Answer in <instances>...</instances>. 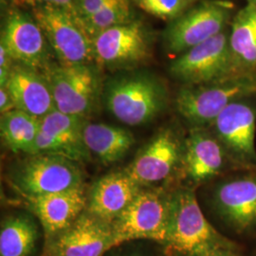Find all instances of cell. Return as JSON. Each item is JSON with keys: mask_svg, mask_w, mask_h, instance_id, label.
<instances>
[{"mask_svg": "<svg viewBox=\"0 0 256 256\" xmlns=\"http://www.w3.org/2000/svg\"><path fill=\"white\" fill-rule=\"evenodd\" d=\"M102 96L113 117L129 126L149 124L168 104L164 81L147 70L119 72L104 84Z\"/></svg>", "mask_w": 256, "mask_h": 256, "instance_id": "1", "label": "cell"}, {"mask_svg": "<svg viewBox=\"0 0 256 256\" xmlns=\"http://www.w3.org/2000/svg\"><path fill=\"white\" fill-rule=\"evenodd\" d=\"M164 246L172 256H208L221 248H234L210 225L189 188L171 192L170 223Z\"/></svg>", "mask_w": 256, "mask_h": 256, "instance_id": "2", "label": "cell"}, {"mask_svg": "<svg viewBox=\"0 0 256 256\" xmlns=\"http://www.w3.org/2000/svg\"><path fill=\"white\" fill-rule=\"evenodd\" d=\"M256 94V74H232L212 82L183 84L174 106L192 128H209L230 104Z\"/></svg>", "mask_w": 256, "mask_h": 256, "instance_id": "3", "label": "cell"}, {"mask_svg": "<svg viewBox=\"0 0 256 256\" xmlns=\"http://www.w3.org/2000/svg\"><path fill=\"white\" fill-rule=\"evenodd\" d=\"M95 64L113 72L138 70L152 58L155 34L140 18L92 39Z\"/></svg>", "mask_w": 256, "mask_h": 256, "instance_id": "4", "label": "cell"}, {"mask_svg": "<svg viewBox=\"0 0 256 256\" xmlns=\"http://www.w3.org/2000/svg\"><path fill=\"white\" fill-rule=\"evenodd\" d=\"M171 194L158 189H140L137 196L111 224L114 247L148 239L164 245L170 223Z\"/></svg>", "mask_w": 256, "mask_h": 256, "instance_id": "5", "label": "cell"}, {"mask_svg": "<svg viewBox=\"0 0 256 256\" xmlns=\"http://www.w3.org/2000/svg\"><path fill=\"white\" fill-rule=\"evenodd\" d=\"M232 7L224 1L200 0L165 28L162 41L166 52L176 57L220 34L228 28Z\"/></svg>", "mask_w": 256, "mask_h": 256, "instance_id": "6", "label": "cell"}, {"mask_svg": "<svg viewBox=\"0 0 256 256\" xmlns=\"http://www.w3.org/2000/svg\"><path fill=\"white\" fill-rule=\"evenodd\" d=\"M42 74L50 84L55 110L82 117L92 113L101 94L97 64L68 66L52 61Z\"/></svg>", "mask_w": 256, "mask_h": 256, "instance_id": "7", "label": "cell"}, {"mask_svg": "<svg viewBox=\"0 0 256 256\" xmlns=\"http://www.w3.org/2000/svg\"><path fill=\"white\" fill-rule=\"evenodd\" d=\"M12 182L28 198L81 187L84 174L76 162L63 156L38 153L30 156L16 168Z\"/></svg>", "mask_w": 256, "mask_h": 256, "instance_id": "8", "label": "cell"}, {"mask_svg": "<svg viewBox=\"0 0 256 256\" xmlns=\"http://www.w3.org/2000/svg\"><path fill=\"white\" fill-rule=\"evenodd\" d=\"M30 10L58 63L95 64L92 39L72 12L54 6H36Z\"/></svg>", "mask_w": 256, "mask_h": 256, "instance_id": "9", "label": "cell"}, {"mask_svg": "<svg viewBox=\"0 0 256 256\" xmlns=\"http://www.w3.org/2000/svg\"><path fill=\"white\" fill-rule=\"evenodd\" d=\"M229 37L227 28L220 34L174 57L168 66L169 74L183 84L212 82L239 74L234 70Z\"/></svg>", "mask_w": 256, "mask_h": 256, "instance_id": "10", "label": "cell"}, {"mask_svg": "<svg viewBox=\"0 0 256 256\" xmlns=\"http://www.w3.org/2000/svg\"><path fill=\"white\" fill-rule=\"evenodd\" d=\"M2 44L16 64L42 72L52 61L50 46L30 12L10 6L1 30Z\"/></svg>", "mask_w": 256, "mask_h": 256, "instance_id": "11", "label": "cell"}, {"mask_svg": "<svg viewBox=\"0 0 256 256\" xmlns=\"http://www.w3.org/2000/svg\"><path fill=\"white\" fill-rule=\"evenodd\" d=\"M252 97L223 110L210 126L230 156L241 167H256V104Z\"/></svg>", "mask_w": 256, "mask_h": 256, "instance_id": "12", "label": "cell"}, {"mask_svg": "<svg viewBox=\"0 0 256 256\" xmlns=\"http://www.w3.org/2000/svg\"><path fill=\"white\" fill-rule=\"evenodd\" d=\"M212 208L227 227L236 234L256 230V173L224 178L210 194Z\"/></svg>", "mask_w": 256, "mask_h": 256, "instance_id": "13", "label": "cell"}, {"mask_svg": "<svg viewBox=\"0 0 256 256\" xmlns=\"http://www.w3.org/2000/svg\"><path fill=\"white\" fill-rule=\"evenodd\" d=\"M183 150L180 133L171 126L162 128L124 170L140 187L164 182L182 164Z\"/></svg>", "mask_w": 256, "mask_h": 256, "instance_id": "14", "label": "cell"}, {"mask_svg": "<svg viewBox=\"0 0 256 256\" xmlns=\"http://www.w3.org/2000/svg\"><path fill=\"white\" fill-rule=\"evenodd\" d=\"M114 248L111 224L86 210L48 243V256H102Z\"/></svg>", "mask_w": 256, "mask_h": 256, "instance_id": "15", "label": "cell"}, {"mask_svg": "<svg viewBox=\"0 0 256 256\" xmlns=\"http://www.w3.org/2000/svg\"><path fill=\"white\" fill-rule=\"evenodd\" d=\"M86 124V117L52 110L40 119L36 140L38 153L63 156L76 162L90 160L92 154L84 140Z\"/></svg>", "mask_w": 256, "mask_h": 256, "instance_id": "16", "label": "cell"}, {"mask_svg": "<svg viewBox=\"0 0 256 256\" xmlns=\"http://www.w3.org/2000/svg\"><path fill=\"white\" fill-rule=\"evenodd\" d=\"M207 128H192L184 140L182 165L186 176L194 183L210 180L230 165L241 167Z\"/></svg>", "mask_w": 256, "mask_h": 256, "instance_id": "17", "label": "cell"}, {"mask_svg": "<svg viewBox=\"0 0 256 256\" xmlns=\"http://www.w3.org/2000/svg\"><path fill=\"white\" fill-rule=\"evenodd\" d=\"M26 200L43 227L48 243L68 229L88 206L84 186Z\"/></svg>", "mask_w": 256, "mask_h": 256, "instance_id": "18", "label": "cell"}, {"mask_svg": "<svg viewBox=\"0 0 256 256\" xmlns=\"http://www.w3.org/2000/svg\"><path fill=\"white\" fill-rule=\"evenodd\" d=\"M142 188L126 170L106 174L93 184L88 196L86 210L99 220L112 224Z\"/></svg>", "mask_w": 256, "mask_h": 256, "instance_id": "19", "label": "cell"}, {"mask_svg": "<svg viewBox=\"0 0 256 256\" xmlns=\"http://www.w3.org/2000/svg\"><path fill=\"white\" fill-rule=\"evenodd\" d=\"M5 88L9 90L16 110L38 119L55 110L52 93L45 75L34 68L14 64Z\"/></svg>", "mask_w": 256, "mask_h": 256, "instance_id": "20", "label": "cell"}, {"mask_svg": "<svg viewBox=\"0 0 256 256\" xmlns=\"http://www.w3.org/2000/svg\"><path fill=\"white\" fill-rule=\"evenodd\" d=\"M230 48L236 74H256V5L248 3L232 18Z\"/></svg>", "mask_w": 256, "mask_h": 256, "instance_id": "21", "label": "cell"}, {"mask_svg": "<svg viewBox=\"0 0 256 256\" xmlns=\"http://www.w3.org/2000/svg\"><path fill=\"white\" fill-rule=\"evenodd\" d=\"M84 140L90 154L104 164L120 162L135 144V138L126 128L106 124L88 122L84 129Z\"/></svg>", "mask_w": 256, "mask_h": 256, "instance_id": "22", "label": "cell"}, {"mask_svg": "<svg viewBox=\"0 0 256 256\" xmlns=\"http://www.w3.org/2000/svg\"><path fill=\"white\" fill-rule=\"evenodd\" d=\"M38 239V225L30 216H8L2 220L0 228V256H30Z\"/></svg>", "mask_w": 256, "mask_h": 256, "instance_id": "23", "label": "cell"}, {"mask_svg": "<svg viewBox=\"0 0 256 256\" xmlns=\"http://www.w3.org/2000/svg\"><path fill=\"white\" fill-rule=\"evenodd\" d=\"M40 119L24 111L14 110L1 114L0 133L4 144L14 153L38 154L36 140Z\"/></svg>", "mask_w": 256, "mask_h": 256, "instance_id": "24", "label": "cell"}, {"mask_svg": "<svg viewBox=\"0 0 256 256\" xmlns=\"http://www.w3.org/2000/svg\"><path fill=\"white\" fill-rule=\"evenodd\" d=\"M133 5L131 0H110L98 12L80 23L88 36L93 39L108 28L138 18Z\"/></svg>", "mask_w": 256, "mask_h": 256, "instance_id": "25", "label": "cell"}, {"mask_svg": "<svg viewBox=\"0 0 256 256\" xmlns=\"http://www.w3.org/2000/svg\"><path fill=\"white\" fill-rule=\"evenodd\" d=\"M148 14L171 22L191 9L200 0H131Z\"/></svg>", "mask_w": 256, "mask_h": 256, "instance_id": "26", "label": "cell"}, {"mask_svg": "<svg viewBox=\"0 0 256 256\" xmlns=\"http://www.w3.org/2000/svg\"><path fill=\"white\" fill-rule=\"evenodd\" d=\"M77 0H10V6L30 9L36 6H54L62 9L68 10L74 14V8Z\"/></svg>", "mask_w": 256, "mask_h": 256, "instance_id": "27", "label": "cell"}, {"mask_svg": "<svg viewBox=\"0 0 256 256\" xmlns=\"http://www.w3.org/2000/svg\"><path fill=\"white\" fill-rule=\"evenodd\" d=\"M110 0H77L74 8V16L79 21L90 18L104 8Z\"/></svg>", "mask_w": 256, "mask_h": 256, "instance_id": "28", "label": "cell"}, {"mask_svg": "<svg viewBox=\"0 0 256 256\" xmlns=\"http://www.w3.org/2000/svg\"><path fill=\"white\" fill-rule=\"evenodd\" d=\"M16 110L9 90L5 86H0V112L5 114L12 110Z\"/></svg>", "mask_w": 256, "mask_h": 256, "instance_id": "29", "label": "cell"}, {"mask_svg": "<svg viewBox=\"0 0 256 256\" xmlns=\"http://www.w3.org/2000/svg\"><path fill=\"white\" fill-rule=\"evenodd\" d=\"M208 256H238V254L234 252V248H226L218 250Z\"/></svg>", "mask_w": 256, "mask_h": 256, "instance_id": "30", "label": "cell"}, {"mask_svg": "<svg viewBox=\"0 0 256 256\" xmlns=\"http://www.w3.org/2000/svg\"><path fill=\"white\" fill-rule=\"evenodd\" d=\"M140 256V254H133V252H131V254H120V256Z\"/></svg>", "mask_w": 256, "mask_h": 256, "instance_id": "31", "label": "cell"}, {"mask_svg": "<svg viewBox=\"0 0 256 256\" xmlns=\"http://www.w3.org/2000/svg\"><path fill=\"white\" fill-rule=\"evenodd\" d=\"M248 3H252V4H256V0H247Z\"/></svg>", "mask_w": 256, "mask_h": 256, "instance_id": "32", "label": "cell"}, {"mask_svg": "<svg viewBox=\"0 0 256 256\" xmlns=\"http://www.w3.org/2000/svg\"><path fill=\"white\" fill-rule=\"evenodd\" d=\"M9 1H10V0H9Z\"/></svg>", "mask_w": 256, "mask_h": 256, "instance_id": "33", "label": "cell"}]
</instances>
